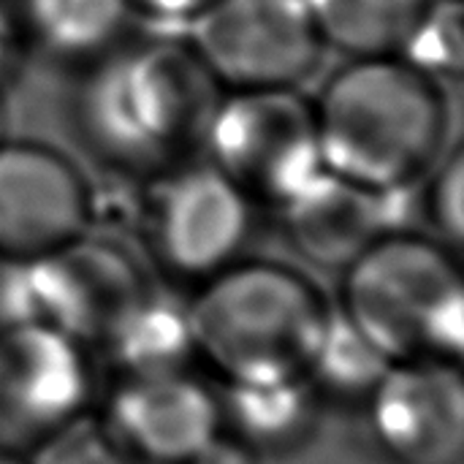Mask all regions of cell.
I'll use <instances>...</instances> for the list:
<instances>
[{
	"mask_svg": "<svg viewBox=\"0 0 464 464\" xmlns=\"http://www.w3.org/2000/svg\"><path fill=\"white\" fill-rule=\"evenodd\" d=\"M218 101L220 87L193 46L158 35L92 60L73 120L101 163L152 179L198 158Z\"/></svg>",
	"mask_w": 464,
	"mask_h": 464,
	"instance_id": "6da1fadb",
	"label": "cell"
},
{
	"mask_svg": "<svg viewBox=\"0 0 464 464\" xmlns=\"http://www.w3.org/2000/svg\"><path fill=\"white\" fill-rule=\"evenodd\" d=\"M193 364L220 389L307 381L334 304L299 266L245 256L190 288L182 307Z\"/></svg>",
	"mask_w": 464,
	"mask_h": 464,
	"instance_id": "7a4b0ae2",
	"label": "cell"
},
{
	"mask_svg": "<svg viewBox=\"0 0 464 464\" xmlns=\"http://www.w3.org/2000/svg\"><path fill=\"white\" fill-rule=\"evenodd\" d=\"M321 166L375 193H408L443 158V84L392 57L348 60L313 101Z\"/></svg>",
	"mask_w": 464,
	"mask_h": 464,
	"instance_id": "3957f363",
	"label": "cell"
},
{
	"mask_svg": "<svg viewBox=\"0 0 464 464\" xmlns=\"http://www.w3.org/2000/svg\"><path fill=\"white\" fill-rule=\"evenodd\" d=\"M334 313L383 364H462L459 253L432 234L392 228L340 272Z\"/></svg>",
	"mask_w": 464,
	"mask_h": 464,
	"instance_id": "277c9868",
	"label": "cell"
},
{
	"mask_svg": "<svg viewBox=\"0 0 464 464\" xmlns=\"http://www.w3.org/2000/svg\"><path fill=\"white\" fill-rule=\"evenodd\" d=\"M152 182L141 231L150 264L166 280L196 288L247 256L258 204L207 158L169 169Z\"/></svg>",
	"mask_w": 464,
	"mask_h": 464,
	"instance_id": "5b68a950",
	"label": "cell"
},
{
	"mask_svg": "<svg viewBox=\"0 0 464 464\" xmlns=\"http://www.w3.org/2000/svg\"><path fill=\"white\" fill-rule=\"evenodd\" d=\"M155 296L144 264L122 245L84 234L16 266L19 318H35L98 356Z\"/></svg>",
	"mask_w": 464,
	"mask_h": 464,
	"instance_id": "8992f818",
	"label": "cell"
},
{
	"mask_svg": "<svg viewBox=\"0 0 464 464\" xmlns=\"http://www.w3.org/2000/svg\"><path fill=\"white\" fill-rule=\"evenodd\" d=\"M95 356L35 321L0 324V454L27 459L98 402Z\"/></svg>",
	"mask_w": 464,
	"mask_h": 464,
	"instance_id": "52a82bcc",
	"label": "cell"
},
{
	"mask_svg": "<svg viewBox=\"0 0 464 464\" xmlns=\"http://www.w3.org/2000/svg\"><path fill=\"white\" fill-rule=\"evenodd\" d=\"M204 158L256 204H285L324 166L313 103L299 90H228L204 136Z\"/></svg>",
	"mask_w": 464,
	"mask_h": 464,
	"instance_id": "ba28073f",
	"label": "cell"
},
{
	"mask_svg": "<svg viewBox=\"0 0 464 464\" xmlns=\"http://www.w3.org/2000/svg\"><path fill=\"white\" fill-rule=\"evenodd\" d=\"M185 27L226 90H299L326 52L307 0H215Z\"/></svg>",
	"mask_w": 464,
	"mask_h": 464,
	"instance_id": "9c48e42d",
	"label": "cell"
},
{
	"mask_svg": "<svg viewBox=\"0 0 464 464\" xmlns=\"http://www.w3.org/2000/svg\"><path fill=\"white\" fill-rule=\"evenodd\" d=\"M95 416L128 464H209L226 446L218 386L193 367L117 375Z\"/></svg>",
	"mask_w": 464,
	"mask_h": 464,
	"instance_id": "30bf717a",
	"label": "cell"
},
{
	"mask_svg": "<svg viewBox=\"0 0 464 464\" xmlns=\"http://www.w3.org/2000/svg\"><path fill=\"white\" fill-rule=\"evenodd\" d=\"M92 190L79 166L60 150L30 141H0V264H35L90 234Z\"/></svg>",
	"mask_w": 464,
	"mask_h": 464,
	"instance_id": "8fae6325",
	"label": "cell"
},
{
	"mask_svg": "<svg viewBox=\"0 0 464 464\" xmlns=\"http://www.w3.org/2000/svg\"><path fill=\"white\" fill-rule=\"evenodd\" d=\"M359 413L386 464L464 462V375L457 362L389 364Z\"/></svg>",
	"mask_w": 464,
	"mask_h": 464,
	"instance_id": "7c38bea8",
	"label": "cell"
},
{
	"mask_svg": "<svg viewBox=\"0 0 464 464\" xmlns=\"http://www.w3.org/2000/svg\"><path fill=\"white\" fill-rule=\"evenodd\" d=\"M400 196L405 193H375L321 169L277 207L285 245L315 269L343 272L378 237L397 228Z\"/></svg>",
	"mask_w": 464,
	"mask_h": 464,
	"instance_id": "4fadbf2b",
	"label": "cell"
},
{
	"mask_svg": "<svg viewBox=\"0 0 464 464\" xmlns=\"http://www.w3.org/2000/svg\"><path fill=\"white\" fill-rule=\"evenodd\" d=\"M223 440L245 459H288L304 451L321 424L324 405L307 381L280 386L220 389Z\"/></svg>",
	"mask_w": 464,
	"mask_h": 464,
	"instance_id": "5bb4252c",
	"label": "cell"
},
{
	"mask_svg": "<svg viewBox=\"0 0 464 464\" xmlns=\"http://www.w3.org/2000/svg\"><path fill=\"white\" fill-rule=\"evenodd\" d=\"M326 49L356 57L402 54L430 0H307Z\"/></svg>",
	"mask_w": 464,
	"mask_h": 464,
	"instance_id": "9a60e30c",
	"label": "cell"
},
{
	"mask_svg": "<svg viewBox=\"0 0 464 464\" xmlns=\"http://www.w3.org/2000/svg\"><path fill=\"white\" fill-rule=\"evenodd\" d=\"M133 16L128 0H38L27 41L60 60L92 63L122 44Z\"/></svg>",
	"mask_w": 464,
	"mask_h": 464,
	"instance_id": "2e32d148",
	"label": "cell"
},
{
	"mask_svg": "<svg viewBox=\"0 0 464 464\" xmlns=\"http://www.w3.org/2000/svg\"><path fill=\"white\" fill-rule=\"evenodd\" d=\"M386 367L389 364H383L334 313L332 334L307 375V386L315 392L324 411L332 402L362 405Z\"/></svg>",
	"mask_w": 464,
	"mask_h": 464,
	"instance_id": "e0dca14e",
	"label": "cell"
},
{
	"mask_svg": "<svg viewBox=\"0 0 464 464\" xmlns=\"http://www.w3.org/2000/svg\"><path fill=\"white\" fill-rule=\"evenodd\" d=\"M408 63L424 73L443 79H457L462 73V3L459 0H430L421 22L416 24L402 54Z\"/></svg>",
	"mask_w": 464,
	"mask_h": 464,
	"instance_id": "ac0fdd59",
	"label": "cell"
},
{
	"mask_svg": "<svg viewBox=\"0 0 464 464\" xmlns=\"http://www.w3.org/2000/svg\"><path fill=\"white\" fill-rule=\"evenodd\" d=\"M424 212L432 226V237L459 253L464 242V158L459 150L435 163Z\"/></svg>",
	"mask_w": 464,
	"mask_h": 464,
	"instance_id": "d6986e66",
	"label": "cell"
},
{
	"mask_svg": "<svg viewBox=\"0 0 464 464\" xmlns=\"http://www.w3.org/2000/svg\"><path fill=\"white\" fill-rule=\"evenodd\" d=\"M24 464H128L111 438L106 435L103 424L98 421L95 411L44 443L33 451Z\"/></svg>",
	"mask_w": 464,
	"mask_h": 464,
	"instance_id": "ffe728a7",
	"label": "cell"
},
{
	"mask_svg": "<svg viewBox=\"0 0 464 464\" xmlns=\"http://www.w3.org/2000/svg\"><path fill=\"white\" fill-rule=\"evenodd\" d=\"M133 14H141L158 24H188L215 0H128Z\"/></svg>",
	"mask_w": 464,
	"mask_h": 464,
	"instance_id": "44dd1931",
	"label": "cell"
},
{
	"mask_svg": "<svg viewBox=\"0 0 464 464\" xmlns=\"http://www.w3.org/2000/svg\"><path fill=\"white\" fill-rule=\"evenodd\" d=\"M38 0H0V33L16 44L27 41Z\"/></svg>",
	"mask_w": 464,
	"mask_h": 464,
	"instance_id": "7402d4cb",
	"label": "cell"
},
{
	"mask_svg": "<svg viewBox=\"0 0 464 464\" xmlns=\"http://www.w3.org/2000/svg\"><path fill=\"white\" fill-rule=\"evenodd\" d=\"M11 46H14V44L0 33V68L5 65V57H8V49H11Z\"/></svg>",
	"mask_w": 464,
	"mask_h": 464,
	"instance_id": "603a6c76",
	"label": "cell"
},
{
	"mask_svg": "<svg viewBox=\"0 0 464 464\" xmlns=\"http://www.w3.org/2000/svg\"><path fill=\"white\" fill-rule=\"evenodd\" d=\"M3 130H5V111H3V103H0V141L5 139V136H3Z\"/></svg>",
	"mask_w": 464,
	"mask_h": 464,
	"instance_id": "cb8c5ba5",
	"label": "cell"
},
{
	"mask_svg": "<svg viewBox=\"0 0 464 464\" xmlns=\"http://www.w3.org/2000/svg\"><path fill=\"white\" fill-rule=\"evenodd\" d=\"M0 464H24V459H14V457H3L0 454Z\"/></svg>",
	"mask_w": 464,
	"mask_h": 464,
	"instance_id": "d4e9b609",
	"label": "cell"
}]
</instances>
